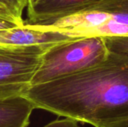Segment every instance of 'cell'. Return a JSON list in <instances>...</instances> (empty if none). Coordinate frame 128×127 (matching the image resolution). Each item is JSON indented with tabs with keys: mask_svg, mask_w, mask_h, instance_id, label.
Instances as JSON below:
<instances>
[{
	"mask_svg": "<svg viewBox=\"0 0 128 127\" xmlns=\"http://www.w3.org/2000/svg\"><path fill=\"white\" fill-rule=\"evenodd\" d=\"M35 107L94 127L128 118V55L110 52L101 62L22 94Z\"/></svg>",
	"mask_w": 128,
	"mask_h": 127,
	"instance_id": "cell-1",
	"label": "cell"
},
{
	"mask_svg": "<svg viewBox=\"0 0 128 127\" xmlns=\"http://www.w3.org/2000/svg\"><path fill=\"white\" fill-rule=\"evenodd\" d=\"M40 0H28V5H27V9L32 7L34 6L35 4H37Z\"/></svg>",
	"mask_w": 128,
	"mask_h": 127,
	"instance_id": "cell-13",
	"label": "cell"
},
{
	"mask_svg": "<svg viewBox=\"0 0 128 127\" xmlns=\"http://www.w3.org/2000/svg\"><path fill=\"white\" fill-rule=\"evenodd\" d=\"M44 127H80L78 121L70 118H64L63 119H57L53 121Z\"/></svg>",
	"mask_w": 128,
	"mask_h": 127,
	"instance_id": "cell-10",
	"label": "cell"
},
{
	"mask_svg": "<svg viewBox=\"0 0 128 127\" xmlns=\"http://www.w3.org/2000/svg\"><path fill=\"white\" fill-rule=\"evenodd\" d=\"M71 41L65 34L23 27L0 30V46H32Z\"/></svg>",
	"mask_w": 128,
	"mask_h": 127,
	"instance_id": "cell-6",
	"label": "cell"
},
{
	"mask_svg": "<svg viewBox=\"0 0 128 127\" xmlns=\"http://www.w3.org/2000/svg\"><path fill=\"white\" fill-rule=\"evenodd\" d=\"M109 53L104 39L100 37H86L56 44L44 54L31 85L88 68L103 61Z\"/></svg>",
	"mask_w": 128,
	"mask_h": 127,
	"instance_id": "cell-3",
	"label": "cell"
},
{
	"mask_svg": "<svg viewBox=\"0 0 128 127\" xmlns=\"http://www.w3.org/2000/svg\"><path fill=\"white\" fill-rule=\"evenodd\" d=\"M56 44L0 46V100L22 96L31 85L44 54Z\"/></svg>",
	"mask_w": 128,
	"mask_h": 127,
	"instance_id": "cell-4",
	"label": "cell"
},
{
	"mask_svg": "<svg viewBox=\"0 0 128 127\" xmlns=\"http://www.w3.org/2000/svg\"><path fill=\"white\" fill-rule=\"evenodd\" d=\"M16 27H20V26H19L16 23L14 22H11L10 20H7L5 19L0 17V30L9 29V28H13Z\"/></svg>",
	"mask_w": 128,
	"mask_h": 127,
	"instance_id": "cell-11",
	"label": "cell"
},
{
	"mask_svg": "<svg viewBox=\"0 0 128 127\" xmlns=\"http://www.w3.org/2000/svg\"><path fill=\"white\" fill-rule=\"evenodd\" d=\"M25 26L59 31L67 34L71 40L128 36V0H96L80 10L52 22Z\"/></svg>",
	"mask_w": 128,
	"mask_h": 127,
	"instance_id": "cell-2",
	"label": "cell"
},
{
	"mask_svg": "<svg viewBox=\"0 0 128 127\" xmlns=\"http://www.w3.org/2000/svg\"><path fill=\"white\" fill-rule=\"evenodd\" d=\"M34 106L22 96L0 100V127H27Z\"/></svg>",
	"mask_w": 128,
	"mask_h": 127,
	"instance_id": "cell-7",
	"label": "cell"
},
{
	"mask_svg": "<svg viewBox=\"0 0 128 127\" xmlns=\"http://www.w3.org/2000/svg\"><path fill=\"white\" fill-rule=\"evenodd\" d=\"M96 0H40L27 9L25 25H41L73 14Z\"/></svg>",
	"mask_w": 128,
	"mask_h": 127,
	"instance_id": "cell-5",
	"label": "cell"
},
{
	"mask_svg": "<svg viewBox=\"0 0 128 127\" xmlns=\"http://www.w3.org/2000/svg\"><path fill=\"white\" fill-rule=\"evenodd\" d=\"M104 39L110 52L128 55V36L109 37Z\"/></svg>",
	"mask_w": 128,
	"mask_h": 127,
	"instance_id": "cell-9",
	"label": "cell"
},
{
	"mask_svg": "<svg viewBox=\"0 0 128 127\" xmlns=\"http://www.w3.org/2000/svg\"><path fill=\"white\" fill-rule=\"evenodd\" d=\"M27 5L28 0H0V17L23 27L22 13Z\"/></svg>",
	"mask_w": 128,
	"mask_h": 127,
	"instance_id": "cell-8",
	"label": "cell"
},
{
	"mask_svg": "<svg viewBox=\"0 0 128 127\" xmlns=\"http://www.w3.org/2000/svg\"><path fill=\"white\" fill-rule=\"evenodd\" d=\"M106 127H128V118L123 121H120Z\"/></svg>",
	"mask_w": 128,
	"mask_h": 127,
	"instance_id": "cell-12",
	"label": "cell"
}]
</instances>
